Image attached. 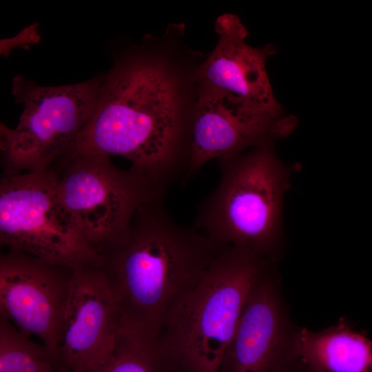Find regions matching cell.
<instances>
[{
    "label": "cell",
    "instance_id": "16",
    "mask_svg": "<svg viewBox=\"0 0 372 372\" xmlns=\"http://www.w3.org/2000/svg\"><path fill=\"white\" fill-rule=\"evenodd\" d=\"M39 23H34L23 28L17 34L0 41V54L4 57L9 56L13 49L26 48L30 44L38 43L41 35L38 32Z\"/></svg>",
    "mask_w": 372,
    "mask_h": 372
},
{
    "label": "cell",
    "instance_id": "10",
    "mask_svg": "<svg viewBox=\"0 0 372 372\" xmlns=\"http://www.w3.org/2000/svg\"><path fill=\"white\" fill-rule=\"evenodd\" d=\"M276 263L253 285L219 372H290L296 359L293 327Z\"/></svg>",
    "mask_w": 372,
    "mask_h": 372
},
{
    "label": "cell",
    "instance_id": "17",
    "mask_svg": "<svg viewBox=\"0 0 372 372\" xmlns=\"http://www.w3.org/2000/svg\"><path fill=\"white\" fill-rule=\"evenodd\" d=\"M290 372H310L305 369L300 362L296 361V364Z\"/></svg>",
    "mask_w": 372,
    "mask_h": 372
},
{
    "label": "cell",
    "instance_id": "12",
    "mask_svg": "<svg viewBox=\"0 0 372 372\" xmlns=\"http://www.w3.org/2000/svg\"><path fill=\"white\" fill-rule=\"evenodd\" d=\"M215 31L218 41L197 68L198 83L274 114H285L274 96L266 71L267 60L276 53L275 46L267 44L254 48L248 45L245 41L247 30L231 13L217 18Z\"/></svg>",
    "mask_w": 372,
    "mask_h": 372
},
{
    "label": "cell",
    "instance_id": "6",
    "mask_svg": "<svg viewBox=\"0 0 372 372\" xmlns=\"http://www.w3.org/2000/svg\"><path fill=\"white\" fill-rule=\"evenodd\" d=\"M0 241L43 260L72 268L95 264L87 242L59 195L51 167L3 174L0 183Z\"/></svg>",
    "mask_w": 372,
    "mask_h": 372
},
{
    "label": "cell",
    "instance_id": "11",
    "mask_svg": "<svg viewBox=\"0 0 372 372\" xmlns=\"http://www.w3.org/2000/svg\"><path fill=\"white\" fill-rule=\"evenodd\" d=\"M111 291L95 264L74 269L58 347L65 372H89L110 355L121 327Z\"/></svg>",
    "mask_w": 372,
    "mask_h": 372
},
{
    "label": "cell",
    "instance_id": "1",
    "mask_svg": "<svg viewBox=\"0 0 372 372\" xmlns=\"http://www.w3.org/2000/svg\"><path fill=\"white\" fill-rule=\"evenodd\" d=\"M183 24L147 34L114 58L71 152L118 155L164 187L188 178L192 123L205 59L181 41Z\"/></svg>",
    "mask_w": 372,
    "mask_h": 372
},
{
    "label": "cell",
    "instance_id": "9",
    "mask_svg": "<svg viewBox=\"0 0 372 372\" xmlns=\"http://www.w3.org/2000/svg\"><path fill=\"white\" fill-rule=\"evenodd\" d=\"M296 125L297 119L291 115L274 114L198 83L192 114L188 178L211 160L285 138Z\"/></svg>",
    "mask_w": 372,
    "mask_h": 372
},
{
    "label": "cell",
    "instance_id": "3",
    "mask_svg": "<svg viewBox=\"0 0 372 372\" xmlns=\"http://www.w3.org/2000/svg\"><path fill=\"white\" fill-rule=\"evenodd\" d=\"M276 262L223 247L167 314L158 341L174 372H219L255 282Z\"/></svg>",
    "mask_w": 372,
    "mask_h": 372
},
{
    "label": "cell",
    "instance_id": "15",
    "mask_svg": "<svg viewBox=\"0 0 372 372\" xmlns=\"http://www.w3.org/2000/svg\"><path fill=\"white\" fill-rule=\"evenodd\" d=\"M0 372H65L59 358L0 315Z\"/></svg>",
    "mask_w": 372,
    "mask_h": 372
},
{
    "label": "cell",
    "instance_id": "7",
    "mask_svg": "<svg viewBox=\"0 0 372 372\" xmlns=\"http://www.w3.org/2000/svg\"><path fill=\"white\" fill-rule=\"evenodd\" d=\"M52 167L62 202L96 252L167 190L141 169L118 167L105 155L69 152Z\"/></svg>",
    "mask_w": 372,
    "mask_h": 372
},
{
    "label": "cell",
    "instance_id": "13",
    "mask_svg": "<svg viewBox=\"0 0 372 372\" xmlns=\"http://www.w3.org/2000/svg\"><path fill=\"white\" fill-rule=\"evenodd\" d=\"M293 351L310 372H372V340L344 318L318 331L296 328Z\"/></svg>",
    "mask_w": 372,
    "mask_h": 372
},
{
    "label": "cell",
    "instance_id": "2",
    "mask_svg": "<svg viewBox=\"0 0 372 372\" xmlns=\"http://www.w3.org/2000/svg\"><path fill=\"white\" fill-rule=\"evenodd\" d=\"M161 197L97 250L96 267L116 302L121 325L158 337L176 303L201 280L220 247L180 224Z\"/></svg>",
    "mask_w": 372,
    "mask_h": 372
},
{
    "label": "cell",
    "instance_id": "4",
    "mask_svg": "<svg viewBox=\"0 0 372 372\" xmlns=\"http://www.w3.org/2000/svg\"><path fill=\"white\" fill-rule=\"evenodd\" d=\"M274 142L217 160L218 184L198 205L193 226L220 247H237L276 262L290 184Z\"/></svg>",
    "mask_w": 372,
    "mask_h": 372
},
{
    "label": "cell",
    "instance_id": "5",
    "mask_svg": "<svg viewBox=\"0 0 372 372\" xmlns=\"http://www.w3.org/2000/svg\"><path fill=\"white\" fill-rule=\"evenodd\" d=\"M102 76L43 86L16 75L12 94L23 111L15 128L1 124L3 174L43 172L70 152L92 116Z\"/></svg>",
    "mask_w": 372,
    "mask_h": 372
},
{
    "label": "cell",
    "instance_id": "8",
    "mask_svg": "<svg viewBox=\"0 0 372 372\" xmlns=\"http://www.w3.org/2000/svg\"><path fill=\"white\" fill-rule=\"evenodd\" d=\"M74 269L13 249L0 256V315L57 358Z\"/></svg>",
    "mask_w": 372,
    "mask_h": 372
},
{
    "label": "cell",
    "instance_id": "14",
    "mask_svg": "<svg viewBox=\"0 0 372 372\" xmlns=\"http://www.w3.org/2000/svg\"><path fill=\"white\" fill-rule=\"evenodd\" d=\"M89 372H174L158 338L121 325L107 358Z\"/></svg>",
    "mask_w": 372,
    "mask_h": 372
}]
</instances>
